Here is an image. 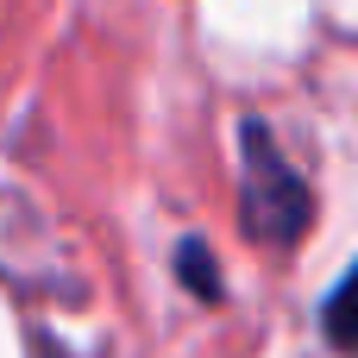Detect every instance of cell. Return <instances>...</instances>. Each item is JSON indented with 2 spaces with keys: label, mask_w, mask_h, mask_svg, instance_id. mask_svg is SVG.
<instances>
[{
  "label": "cell",
  "mask_w": 358,
  "mask_h": 358,
  "mask_svg": "<svg viewBox=\"0 0 358 358\" xmlns=\"http://www.w3.org/2000/svg\"><path fill=\"white\" fill-rule=\"evenodd\" d=\"M308 214H315V195L308 182L296 176V164L277 151V138L252 120L245 126V182H239V220H245V239L252 245H296L308 233Z\"/></svg>",
  "instance_id": "obj_1"
},
{
  "label": "cell",
  "mask_w": 358,
  "mask_h": 358,
  "mask_svg": "<svg viewBox=\"0 0 358 358\" xmlns=\"http://www.w3.org/2000/svg\"><path fill=\"white\" fill-rule=\"evenodd\" d=\"M321 327H327V340H334L340 352H358V264L346 271V283L327 296V308H321Z\"/></svg>",
  "instance_id": "obj_2"
},
{
  "label": "cell",
  "mask_w": 358,
  "mask_h": 358,
  "mask_svg": "<svg viewBox=\"0 0 358 358\" xmlns=\"http://www.w3.org/2000/svg\"><path fill=\"white\" fill-rule=\"evenodd\" d=\"M182 277H189V289H195V296H208V302H220V271L208 264V252H201V239H182Z\"/></svg>",
  "instance_id": "obj_3"
}]
</instances>
